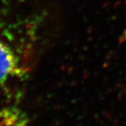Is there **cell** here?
Instances as JSON below:
<instances>
[{
	"label": "cell",
	"instance_id": "6da1fadb",
	"mask_svg": "<svg viewBox=\"0 0 126 126\" xmlns=\"http://www.w3.org/2000/svg\"><path fill=\"white\" fill-rule=\"evenodd\" d=\"M21 67L13 50L0 38V86L20 74Z\"/></svg>",
	"mask_w": 126,
	"mask_h": 126
},
{
	"label": "cell",
	"instance_id": "7a4b0ae2",
	"mask_svg": "<svg viewBox=\"0 0 126 126\" xmlns=\"http://www.w3.org/2000/svg\"><path fill=\"white\" fill-rule=\"evenodd\" d=\"M0 126H28V119L18 108H2L0 109Z\"/></svg>",
	"mask_w": 126,
	"mask_h": 126
}]
</instances>
